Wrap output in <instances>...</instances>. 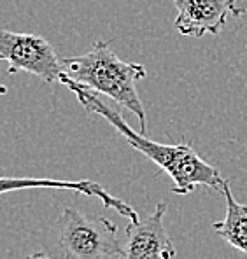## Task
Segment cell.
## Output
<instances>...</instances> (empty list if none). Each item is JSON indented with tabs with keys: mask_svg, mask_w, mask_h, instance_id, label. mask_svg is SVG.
I'll return each mask as SVG.
<instances>
[{
	"mask_svg": "<svg viewBox=\"0 0 247 259\" xmlns=\"http://www.w3.org/2000/svg\"><path fill=\"white\" fill-rule=\"evenodd\" d=\"M63 86H67L72 93L77 97L79 104L88 112L97 114L102 119H105L109 124L117 130L125 139L128 140L134 149L142 152L146 158H149L161 172L169 174V177L174 181L172 193L176 194H189L196 186L221 191L225 179L219 175L214 166L205 163L200 154L193 149L189 144H159L147 139L144 133L135 132L130 128V124L125 121L119 110L112 109L105 104L102 98H98L93 91L86 90L85 86H79L77 82L70 81L65 74L60 79Z\"/></svg>",
	"mask_w": 247,
	"mask_h": 259,
	"instance_id": "1",
	"label": "cell"
},
{
	"mask_svg": "<svg viewBox=\"0 0 247 259\" xmlns=\"http://www.w3.org/2000/svg\"><path fill=\"white\" fill-rule=\"evenodd\" d=\"M62 62L63 74L70 81L90 91H98L127 107L139 119L140 133L146 132V110L137 93V82L147 75L144 65L121 60L112 51L109 40L93 42L85 55L62 58Z\"/></svg>",
	"mask_w": 247,
	"mask_h": 259,
	"instance_id": "2",
	"label": "cell"
},
{
	"mask_svg": "<svg viewBox=\"0 0 247 259\" xmlns=\"http://www.w3.org/2000/svg\"><path fill=\"white\" fill-rule=\"evenodd\" d=\"M58 238L65 259L119 257L121 242L117 226L102 215H88L77 208H63L58 223Z\"/></svg>",
	"mask_w": 247,
	"mask_h": 259,
	"instance_id": "3",
	"label": "cell"
},
{
	"mask_svg": "<svg viewBox=\"0 0 247 259\" xmlns=\"http://www.w3.org/2000/svg\"><path fill=\"white\" fill-rule=\"evenodd\" d=\"M0 58L7 62V74L14 75L25 70L43 81L60 82L63 75V62L58 58L55 48L44 37L33 33L0 32Z\"/></svg>",
	"mask_w": 247,
	"mask_h": 259,
	"instance_id": "4",
	"label": "cell"
},
{
	"mask_svg": "<svg viewBox=\"0 0 247 259\" xmlns=\"http://www.w3.org/2000/svg\"><path fill=\"white\" fill-rule=\"evenodd\" d=\"M167 214V203L159 201L153 214L140 217L137 223H130L125 230V240L121 242L119 259H174V249L170 237L163 224Z\"/></svg>",
	"mask_w": 247,
	"mask_h": 259,
	"instance_id": "5",
	"label": "cell"
},
{
	"mask_svg": "<svg viewBox=\"0 0 247 259\" xmlns=\"http://www.w3.org/2000/svg\"><path fill=\"white\" fill-rule=\"evenodd\" d=\"M177 9L174 21L181 35L200 39L205 33L218 35L226 25L233 0H172Z\"/></svg>",
	"mask_w": 247,
	"mask_h": 259,
	"instance_id": "6",
	"label": "cell"
},
{
	"mask_svg": "<svg viewBox=\"0 0 247 259\" xmlns=\"http://www.w3.org/2000/svg\"><path fill=\"white\" fill-rule=\"evenodd\" d=\"M28 188H55V189H68V191H77L88 196H95L104 203V207L114 208L119 215H125L130 219V223H137L140 219L139 214L127 203L125 200L111 196L100 184L93 181H55V179H9L4 177L0 181V191H18V189H28Z\"/></svg>",
	"mask_w": 247,
	"mask_h": 259,
	"instance_id": "7",
	"label": "cell"
},
{
	"mask_svg": "<svg viewBox=\"0 0 247 259\" xmlns=\"http://www.w3.org/2000/svg\"><path fill=\"white\" fill-rule=\"evenodd\" d=\"M221 193L226 200V214L225 219L214 223L212 228L226 243L247 256V205L235 200L230 189V181L226 179L223 182Z\"/></svg>",
	"mask_w": 247,
	"mask_h": 259,
	"instance_id": "8",
	"label": "cell"
},
{
	"mask_svg": "<svg viewBox=\"0 0 247 259\" xmlns=\"http://www.w3.org/2000/svg\"><path fill=\"white\" fill-rule=\"evenodd\" d=\"M231 14L237 18H242L247 14V0H233L231 4Z\"/></svg>",
	"mask_w": 247,
	"mask_h": 259,
	"instance_id": "9",
	"label": "cell"
},
{
	"mask_svg": "<svg viewBox=\"0 0 247 259\" xmlns=\"http://www.w3.org/2000/svg\"><path fill=\"white\" fill-rule=\"evenodd\" d=\"M26 259H53L49 257L48 254H43V252H37V254H32V256H28Z\"/></svg>",
	"mask_w": 247,
	"mask_h": 259,
	"instance_id": "10",
	"label": "cell"
}]
</instances>
